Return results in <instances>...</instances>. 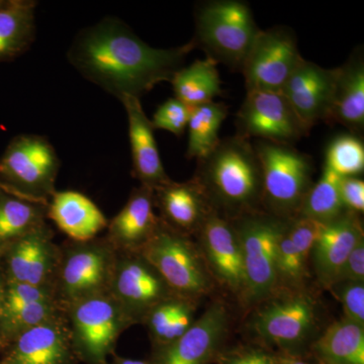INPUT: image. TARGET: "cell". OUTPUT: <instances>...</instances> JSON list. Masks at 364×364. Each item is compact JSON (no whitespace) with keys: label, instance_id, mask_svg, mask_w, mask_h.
I'll return each mask as SVG.
<instances>
[{"label":"cell","instance_id":"cell-22","mask_svg":"<svg viewBox=\"0 0 364 364\" xmlns=\"http://www.w3.org/2000/svg\"><path fill=\"white\" fill-rule=\"evenodd\" d=\"M363 238L358 215L351 213H344L323 225L311 254V262L318 282L325 289L335 279L349 254Z\"/></svg>","mask_w":364,"mask_h":364},{"label":"cell","instance_id":"cell-11","mask_svg":"<svg viewBox=\"0 0 364 364\" xmlns=\"http://www.w3.org/2000/svg\"><path fill=\"white\" fill-rule=\"evenodd\" d=\"M303 59L289 28L261 30L242 65L246 90L280 92Z\"/></svg>","mask_w":364,"mask_h":364},{"label":"cell","instance_id":"cell-34","mask_svg":"<svg viewBox=\"0 0 364 364\" xmlns=\"http://www.w3.org/2000/svg\"><path fill=\"white\" fill-rule=\"evenodd\" d=\"M324 166L340 178L359 177L364 170L363 141L354 135L337 136L328 146Z\"/></svg>","mask_w":364,"mask_h":364},{"label":"cell","instance_id":"cell-39","mask_svg":"<svg viewBox=\"0 0 364 364\" xmlns=\"http://www.w3.org/2000/svg\"><path fill=\"white\" fill-rule=\"evenodd\" d=\"M337 280L364 282V238L356 244L355 247L349 254L332 282H337Z\"/></svg>","mask_w":364,"mask_h":364},{"label":"cell","instance_id":"cell-14","mask_svg":"<svg viewBox=\"0 0 364 364\" xmlns=\"http://www.w3.org/2000/svg\"><path fill=\"white\" fill-rule=\"evenodd\" d=\"M54 237L46 223L0 249V270L6 282L54 289L60 258Z\"/></svg>","mask_w":364,"mask_h":364},{"label":"cell","instance_id":"cell-28","mask_svg":"<svg viewBox=\"0 0 364 364\" xmlns=\"http://www.w3.org/2000/svg\"><path fill=\"white\" fill-rule=\"evenodd\" d=\"M170 82L176 100L189 109L215 102L223 92L218 63L208 57L182 67Z\"/></svg>","mask_w":364,"mask_h":364},{"label":"cell","instance_id":"cell-26","mask_svg":"<svg viewBox=\"0 0 364 364\" xmlns=\"http://www.w3.org/2000/svg\"><path fill=\"white\" fill-rule=\"evenodd\" d=\"M198 301L174 296L153 306L142 324L149 333L153 350L163 348L181 338L196 320Z\"/></svg>","mask_w":364,"mask_h":364},{"label":"cell","instance_id":"cell-17","mask_svg":"<svg viewBox=\"0 0 364 364\" xmlns=\"http://www.w3.org/2000/svg\"><path fill=\"white\" fill-rule=\"evenodd\" d=\"M0 364H77L65 312L23 333L4 349Z\"/></svg>","mask_w":364,"mask_h":364},{"label":"cell","instance_id":"cell-43","mask_svg":"<svg viewBox=\"0 0 364 364\" xmlns=\"http://www.w3.org/2000/svg\"><path fill=\"white\" fill-rule=\"evenodd\" d=\"M4 0H0V6H1L2 4H4Z\"/></svg>","mask_w":364,"mask_h":364},{"label":"cell","instance_id":"cell-2","mask_svg":"<svg viewBox=\"0 0 364 364\" xmlns=\"http://www.w3.org/2000/svg\"><path fill=\"white\" fill-rule=\"evenodd\" d=\"M193 178L213 210L231 221L263 210L259 158L245 136L237 134L220 141L210 154L198 161Z\"/></svg>","mask_w":364,"mask_h":364},{"label":"cell","instance_id":"cell-37","mask_svg":"<svg viewBox=\"0 0 364 364\" xmlns=\"http://www.w3.org/2000/svg\"><path fill=\"white\" fill-rule=\"evenodd\" d=\"M277 353L258 343L225 347L215 364H277Z\"/></svg>","mask_w":364,"mask_h":364},{"label":"cell","instance_id":"cell-3","mask_svg":"<svg viewBox=\"0 0 364 364\" xmlns=\"http://www.w3.org/2000/svg\"><path fill=\"white\" fill-rule=\"evenodd\" d=\"M251 327L257 343L275 353L310 358L318 336L317 303L305 289L280 291L259 304Z\"/></svg>","mask_w":364,"mask_h":364},{"label":"cell","instance_id":"cell-23","mask_svg":"<svg viewBox=\"0 0 364 364\" xmlns=\"http://www.w3.org/2000/svg\"><path fill=\"white\" fill-rule=\"evenodd\" d=\"M47 218L74 241L97 238L109 224L100 208L75 191H56L48 203Z\"/></svg>","mask_w":364,"mask_h":364},{"label":"cell","instance_id":"cell-42","mask_svg":"<svg viewBox=\"0 0 364 364\" xmlns=\"http://www.w3.org/2000/svg\"><path fill=\"white\" fill-rule=\"evenodd\" d=\"M4 287H6V279L0 270V313H1L2 301H4Z\"/></svg>","mask_w":364,"mask_h":364},{"label":"cell","instance_id":"cell-1","mask_svg":"<svg viewBox=\"0 0 364 364\" xmlns=\"http://www.w3.org/2000/svg\"><path fill=\"white\" fill-rule=\"evenodd\" d=\"M195 48L193 40L170 49L151 47L123 21L109 16L81 30L67 58L83 77L121 100L170 82Z\"/></svg>","mask_w":364,"mask_h":364},{"label":"cell","instance_id":"cell-29","mask_svg":"<svg viewBox=\"0 0 364 364\" xmlns=\"http://www.w3.org/2000/svg\"><path fill=\"white\" fill-rule=\"evenodd\" d=\"M48 205L0 188V249L46 224Z\"/></svg>","mask_w":364,"mask_h":364},{"label":"cell","instance_id":"cell-35","mask_svg":"<svg viewBox=\"0 0 364 364\" xmlns=\"http://www.w3.org/2000/svg\"><path fill=\"white\" fill-rule=\"evenodd\" d=\"M326 289L341 304L345 318L364 327V282L337 280Z\"/></svg>","mask_w":364,"mask_h":364},{"label":"cell","instance_id":"cell-7","mask_svg":"<svg viewBox=\"0 0 364 364\" xmlns=\"http://www.w3.org/2000/svg\"><path fill=\"white\" fill-rule=\"evenodd\" d=\"M117 251L107 237L60 245L54 293L64 309L80 299L109 293Z\"/></svg>","mask_w":364,"mask_h":364},{"label":"cell","instance_id":"cell-31","mask_svg":"<svg viewBox=\"0 0 364 364\" xmlns=\"http://www.w3.org/2000/svg\"><path fill=\"white\" fill-rule=\"evenodd\" d=\"M64 312L56 299L31 301L1 308L0 351H4L20 335Z\"/></svg>","mask_w":364,"mask_h":364},{"label":"cell","instance_id":"cell-10","mask_svg":"<svg viewBox=\"0 0 364 364\" xmlns=\"http://www.w3.org/2000/svg\"><path fill=\"white\" fill-rule=\"evenodd\" d=\"M79 361L107 364L122 333L134 325L111 294L90 296L64 309Z\"/></svg>","mask_w":364,"mask_h":364},{"label":"cell","instance_id":"cell-32","mask_svg":"<svg viewBox=\"0 0 364 364\" xmlns=\"http://www.w3.org/2000/svg\"><path fill=\"white\" fill-rule=\"evenodd\" d=\"M340 177L323 168L322 176L306 193L296 217L327 224L346 213L339 191Z\"/></svg>","mask_w":364,"mask_h":364},{"label":"cell","instance_id":"cell-6","mask_svg":"<svg viewBox=\"0 0 364 364\" xmlns=\"http://www.w3.org/2000/svg\"><path fill=\"white\" fill-rule=\"evenodd\" d=\"M140 253L176 296L198 301L214 291L215 279L198 244L161 221Z\"/></svg>","mask_w":364,"mask_h":364},{"label":"cell","instance_id":"cell-30","mask_svg":"<svg viewBox=\"0 0 364 364\" xmlns=\"http://www.w3.org/2000/svg\"><path fill=\"white\" fill-rule=\"evenodd\" d=\"M227 116V105L220 102H208L191 109L188 124V159L200 161L215 150L221 141L220 129Z\"/></svg>","mask_w":364,"mask_h":364},{"label":"cell","instance_id":"cell-9","mask_svg":"<svg viewBox=\"0 0 364 364\" xmlns=\"http://www.w3.org/2000/svg\"><path fill=\"white\" fill-rule=\"evenodd\" d=\"M287 220L263 210L232 220L243 253L246 306L259 305L277 291V243Z\"/></svg>","mask_w":364,"mask_h":364},{"label":"cell","instance_id":"cell-16","mask_svg":"<svg viewBox=\"0 0 364 364\" xmlns=\"http://www.w3.org/2000/svg\"><path fill=\"white\" fill-rule=\"evenodd\" d=\"M229 313L222 301H214L196 318L181 338L163 348L155 349L152 364H215L226 347Z\"/></svg>","mask_w":364,"mask_h":364},{"label":"cell","instance_id":"cell-40","mask_svg":"<svg viewBox=\"0 0 364 364\" xmlns=\"http://www.w3.org/2000/svg\"><path fill=\"white\" fill-rule=\"evenodd\" d=\"M277 364H318L311 358H294L277 353Z\"/></svg>","mask_w":364,"mask_h":364},{"label":"cell","instance_id":"cell-15","mask_svg":"<svg viewBox=\"0 0 364 364\" xmlns=\"http://www.w3.org/2000/svg\"><path fill=\"white\" fill-rule=\"evenodd\" d=\"M196 236L213 279L243 301L245 269L240 239L233 223L212 210Z\"/></svg>","mask_w":364,"mask_h":364},{"label":"cell","instance_id":"cell-24","mask_svg":"<svg viewBox=\"0 0 364 364\" xmlns=\"http://www.w3.org/2000/svg\"><path fill=\"white\" fill-rule=\"evenodd\" d=\"M327 123L340 124L353 133L364 128V60L358 52L337 68L331 111Z\"/></svg>","mask_w":364,"mask_h":364},{"label":"cell","instance_id":"cell-27","mask_svg":"<svg viewBox=\"0 0 364 364\" xmlns=\"http://www.w3.org/2000/svg\"><path fill=\"white\" fill-rule=\"evenodd\" d=\"M36 6L33 0H4L0 6V63L18 58L33 45Z\"/></svg>","mask_w":364,"mask_h":364},{"label":"cell","instance_id":"cell-41","mask_svg":"<svg viewBox=\"0 0 364 364\" xmlns=\"http://www.w3.org/2000/svg\"><path fill=\"white\" fill-rule=\"evenodd\" d=\"M112 359L111 363L107 364H152L151 360H143V359H132L121 358V356L117 355L116 353L112 354Z\"/></svg>","mask_w":364,"mask_h":364},{"label":"cell","instance_id":"cell-12","mask_svg":"<svg viewBox=\"0 0 364 364\" xmlns=\"http://www.w3.org/2000/svg\"><path fill=\"white\" fill-rule=\"evenodd\" d=\"M109 294L134 325L142 324L153 306L176 294L142 254L117 251Z\"/></svg>","mask_w":364,"mask_h":364},{"label":"cell","instance_id":"cell-18","mask_svg":"<svg viewBox=\"0 0 364 364\" xmlns=\"http://www.w3.org/2000/svg\"><path fill=\"white\" fill-rule=\"evenodd\" d=\"M336 76L337 68H324L303 59L280 91L306 131L320 121L327 123Z\"/></svg>","mask_w":364,"mask_h":364},{"label":"cell","instance_id":"cell-21","mask_svg":"<svg viewBox=\"0 0 364 364\" xmlns=\"http://www.w3.org/2000/svg\"><path fill=\"white\" fill-rule=\"evenodd\" d=\"M119 102L128 117L133 176L141 186L152 189L168 183L171 179L163 166L154 129L144 112L140 98L124 97Z\"/></svg>","mask_w":364,"mask_h":364},{"label":"cell","instance_id":"cell-5","mask_svg":"<svg viewBox=\"0 0 364 364\" xmlns=\"http://www.w3.org/2000/svg\"><path fill=\"white\" fill-rule=\"evenodd\" d=\"M262 170V208L293 219L313 186L314 165L294 146L257 141L253 143Z\"/></svg>","mask_w":364,"mask_h":364},{"label":"cell","instance_id":"cell-38","mask_svg":"<svg viewBox=\"0 0 364 364\" xmlns=\"http://www.w3.org/2000/svg\"><path fill=\"white\" fill-rule=\"evenodd\" d=\"M340 198L345 210L353 215L363 214L364 210V181L360 177L340 178Z\"/></svg>","mask_w":364,"mask_h":364},{"label":"cell","instance_id":"cell-8","mask_svg":"<svg viewBox=\"0 0 364 364\" xmlns=\"http://www.w3.org/2000/svg\"><path fill=\"white\" fill-rule=\"evenodd\" d=\"M60 159L45 136L18 135L0 157V188L14 196L48 205L56 193Z\"/></svg>","mask_w":364,"mask_h":364},{"label":"cell","instance_id":"cell-4","mask_svg":"<svg viewBox=\"0 0 364 364\" xmlns=\"http://www.w3.org/2000/svg\"><path fill=\"white\" fill-rule=\"evenodd\" d=\"M261 28L250 7L240 0H212L196 11L193 42L218 64L241 71Z\"/></svg>","mask_w":364,"mask_h":364},{"label":"cell","instance_id":"cell-20","mask_svg":"<svg viewBox=\"0 0 364 364\" xmlns=\"http://www.w3.org/2000/svg\"><path fill=\"white\" fill-rule=\"evenodd\" d=\"M154 193L148 186L134 188L128 202L107 227V237L117 252H140L156 232L160 219L154 212Z\"/></svg>","mask_w":364,"mask_h":364},{"label":"cell","instance_id":"cell-33","mask_svg":"<svg viewBox=\"0 0 364 364\" xmlns=\"http://www.w3.org/2000/svg\"><path fill=\"white\" fill-rule=\"evenodd\" d=\"M287 227V222L277 243V291L305 289L304 287L311 263L310 258L301 252L289 238Z\"/></svg>","mask_w":364,"mask_h":364},{"label":"cell","instance_id":"cell-19","mask_svg":"<svg viewBox=\"0 0 364 364\" xmlns=\"http://www.w3.org/2000/svg\"><path fill=\"white\" fill-rule=\"evenodd\" d=\"M153 193L160 221L186 236L198 234L203 223L214 210L195 178L186 182L171 181L153 189Z\"/></svg>","mask_w":364,"mask_h":364},{"label":"cell","instance_id":"cell-13","mask_svg":"<svg viewBox=\"0 0 364 364\" xmlns=\"http://www.w3.org/2000/svg\"><path fill=\"white\" fill-rule=\"evenodd\" d=\"M238 135L294 146L309 134L282 92L247 91L236 116Z\"/></svg>","mask_w":364,"mask_h":364},{"label":"cell","instance_id":"cell-36","mask_svg":"<svg viewBox=\"0 0 364 364\" xmlns=\"http://www.w3.org/2000/svg\"><path fill=\"white\" fill-rule=\"evenodd\" d=\"M191 112L188 105L176 97L169 98L158 107L151 123L154 130H164L181 136L188 129Z\"/></svg>","mask_w":364,"mask_h":364},{"label":"cell","instance_id":"cell-25","mask_svg":"<svg viewBox=\"0 0 364 364\" xmlns=\"http://www.w3.org/2000/svg\"><path fill=\"white\" fill-rule=\"evenodd\" d=\"M318 364H364V327L347 318L332 323L310 347Z\"/></svg>","mask_w":364,"mask_h":364}]
</instances>
